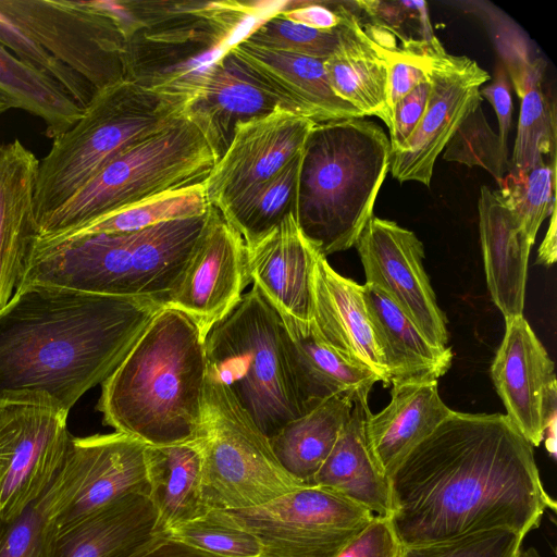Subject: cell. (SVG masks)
Masks as SVG:
<instances>
[{
	"label": "cell",
	"instance_id": "obj_1",
	"mask_svg": "<svg viewBox=\"0 0 557 557\" xmlns=\"http://www.w3.org/2000/svg\"><path fill=\"white\" fill-rule=\"evenodd\" d=\"M391 524L403 546L493 529L525 536L555 502L534 447L506 414L453 413L389 476Z\"/></svg>",
	"mask_w": 557,
	"mask_h": 557
},
{
	"label": "cell",
	"instance_id": "obj_2",
	"mask_svg": "<svg viewBox=\"0 0 557 557\" xmlns=\"http://www.w3.org/2000/svg\"><path fill=\"white\" fill-rule=\"evenodd\" d=\"M164 302L26 284L0 309V405L67 413L121 363Z\"/></svg>",
	"mask_w": 557,
	"mask_h": 557
},
{
	"label": "cell",
	"instance_id": "obj_3",
	"mask_svg": "<svg viewBox=\"0 0 557 557\" xmlns=\"http://www.w3.org/2000/svg\"><path fill=\"white\" fill-rule=\"evenodd\" d=\"M205 337L182 311L164 306L101 384L104 424L148 446L202 438Z\"/></svg>",
	"mask_w": 557,
	"mask_h": 557
},
{
	"label": "cell",
	"instance_id": "obj_4",
	"mask_svg": "<svg viewBox=\"0 0 557 557\" xmlns=\"http://www.w3.org/2000/svg\"><path fill=\"white\" fill-rule=\"evenodd\" d=\"M127 38L126 79L185 113L211 65L267 16L263 2L110 1Z\"/></svg>",
	"mask_w": 557,
	"mask_h": 557
},
{
	"label": "cell",
	"instance_id": "obj_5",
	"mask_svg": "<svg viewBox=\"0 0 557 557\" xmlns=\"http://www.w3.org/2000/svg\"><path fill=\"white\" fill-rule=\"evenodd\" d=\"M206 214L136 232L36 245L17 287L41 284L106 296L157 298L165 305L184 273Z\"/></svg>",
	"mask_w": 557,
	"mask_h": 557
},
{
	"label": "cell",
	"instance_id": "obj_6",
	"mask_svg": "<svg viewBox=\"0 0 557 557\" xmlns=\"http://www.w3.org/2000/svg\"><path fill=\"white\" fill-rule=\"evenodd\" d=\"M391 152L382 127L364 117L311 129L301 153L294 214L324 257L355 245L373 215Z\"/></svg>",
	"mask_w": 557,
	"mask_h": 557
},
{
	"label": "cell",
	"instance_id": "obj_7",
	"mask_svg": "<svg viewBox=\"0 0 557 557\" xmlns=\"http://www.w3.org/2000/svg\"><path fill=\"white\" fill-rule=\"evenodd\" d=\"M186 116L178 106L124 79L98 91L78 121L39 160L38 221L60 207L124 150Z\"/></svg>",
	"mask_w": 557,
	"mask_h": 557
},
{
	"label": "cell",
	"instance_id": "obj_8",
	"mask_svg": "<svg viewBox=\"0 0 557 557\" xmlns=\"http://www.w3.org/2000/svg\"><path fill=\"white\" fill-rule=\"evenodd\" d=\"M218 157L183 116L121 152L60 207L38 221V242L143 200L206 181Z\"/></svg>",
	"mask_w": 557,
	"mask_h": 557
},
{
	"label": "cell",
	"instance_id": "obj_9",
	"mask_svg": "<svg viewBox=\"0 0 557 557\" xmlns=\"http://www.w3.org/2000/svg\"><path fill=\"white\" fill-rule=\"evenodd\" d=\"M207 377L225 385L270 438L302 414L287 366L280 314L257 286L205 338Z\"/></svg>",
	"mask_w": 557,
	"mask_h": 557
},
{
	"label": "cell",
	"instance_id": "obj_10",
	"mask_svg": "<svg viewBox=\"0 0 557 557\" xmlns=\"http://www.w3.org/2000/svg\"><path fill=\"white\" fill-rule=\"evenodd\" d=\"M202 492L208 509H244L300 486L277 460L270 438L222 383L207 377Z\"/></svg>",
	"mask_w": 557,
	"mask_h": 557
},
{
	"label": "cell",
	"instance_id": "obj_11",
	"mask_svg": "<svg viewBox=\"0 0 557 557\" xmlns=\"http://www.w3.org/2000/svg\"><path fill=\"white\" fill-rule=\"evenodd\" d=\"M0 16L97 92L126 79L127 38L108 1L0 0Z\"/></svg>",
	"mask_w": 557,
	"mask_h": 557
},
{
	"label": "cell",
	"instance_id": "obj_12",
	"mask_svg": "<svg viewBox=\"0 0 557 557\" xmlns=\"http://www.w3.org/2000/svg\"><path fill=\"white\" fill-rule=\"evenodd\" d=\"M223 510L258 540L261 557H337L375 518L318 485L300 486L260 506Z\"/></svg>",
	"mask_w": 557,
	"mask_h": 557
},
{
	"label": "cell",
	"instance_id": "obj_13",
	"mask_svg": "<svg viewBox=\"0 0 557 557\" xmlns=\"http://www.w3.org/2000/svg\"><path fill=\"white\" fill-rule=\"evenodd\" d=\"M67 416L39 405H0L1 520L22 515L53 482L72 438Z\"/></svg>",
	"mask_w": 557,
	"mask_h": 557
},
{
	"label": "cell",
	"instance_id": "obj_14",
	"mask_svg": "<svg viewBox=\"0 0 557 557\" xmlns=\"http://www.w3.org/2000/svg\"><path fill=\"white\" fill-rule=\"evenodd\" d=\"M354 246L366 283L384 293L431 344L446 347V318L424 270V247L416 234L372 215Z\"/></svg>",
	"mask_w": 557,
	"mask_h": 557
},
{
	"label": "cell",
	"instance_id": "obj_15",
	"mask_svg": "<svg viewBox=\"0 0 557 557\" xmlns=\"http://www.w3.org/2000/svg\"><path fill=\"white\" fill-rule=\"evenodd\" d=\"M317 125L281 106L238 123L230 145L203 182L210 206L223 212L302 152Z\"/></svg>",
	"mask_w": 557,
	"mask_h": 557
},
{
	"label": "cell",
	"instance_id": "obj_16",
	"mask_svg": "<svg viewBox=\"0 0 557 557\" xmlns=\"http://www.w3.org/2000/svg\"><path fill=\"white\" fill-rule=\"evenodd\" d=\"M490 78L474 60L449 54L440 42L424 114L406 144L391 152L389 170L396 180L430 186L437 157L462 120L481 104L480 87Z\"/></svg>",
	"mask_w": 557,
	"mask_h": 557
},
{
	"label": "cell",
	"instance_id": "obj_17",
	"mask_svg": "<svg viewBox=\"0 0 557 557\" xmlns=\"http://www.w3.org/2000/svg\"><path fill=\"white\" fill-rule=\"evenodd\" d=\"M251 283L242 236L210 206L184 273L165 306L188 315L206 338L239 302Z\"/></svg>",
	"mask_w": 557,
	"mask_h": 557
},
{
	"label": "cell",
	"instance_id": "obj_18",
	"mask_svg": "<svg viewBox=\"0 0 557 557\" xmlns=\"http://www.w3.org/2000/svg\"><path fill=\"white\" fill-rule=\"evenodd\" d=\"M145 448L140 441L120 432L72 436L65 460L74 492L57 516V531L127 494L149 495Z\"/></svg>",
	"mask_w": 557,
	"mask_h": 557
},
{
	"label": "cell",
	"instance_id": "obj_19",
	"mask_svg": "<svg viewBox=\"0 0 557 557\" xmlns=\"http://www.w3.org/2000/svg\"><path fill=\"white\" fill-rule=\"evenodd\" d=\"M491 376L515 429L533 446L544 440V409L557 391L554 362L523 315L505 320Z\"/></svg>",
	"mask_w": 557,
	"mask_h": 557
},
{
	"label": "cell",
	"instance_id": "obj_20",
	"mask_svg": "<svg viewBox=\"0 0 557 557\" xmlns=\"http://www.w3.org/2000/svg\"><path fill=\"white\" fill-rule=\"evenodd\" d=\"M228 53L245 75L299 116L317 124L364 117L333 91L322 59L273 51L243 39Z\"/></svg>",
	"mask_w": 557,
	"mask_h": 557
},
{
	"label": "cell",
	"instance_id": "obj_21",
	"mask_svg": "<svg viewBox=\"0 0 557 557\" xmlns=\"http://www.w3.org/2000/svg\"><path fill=\"white\" fill-rule=\"evenodd\" d=\"M252 285L278 314L300 322L312 320V272L321 253L300 231L295 214L253 245L246 247Z\"/></svg>",
	"mask_w": 557,
	"mask_h": 557
},
{
	"label": "cell",
	"instance_id": "obj_22",
	"mask_svg": "<svg viewBox=\"0 0 557 557\" xmlns=\"http://www.w3.org/2000/svg\"><path fill=\"white\" fill-rule=\"evenodd\" d=\"M39 159L20 139L0 144V309L14 294L37 244Z\"/></svg>",
	"mask_w": 557,
	"mask_h": 557
},
{
	"label": "cell",
	"instance_id": "obj_23",
	"mask_svg": "<svg viewBox=\"0 0 557 557\" xmlns=\"http://www.w3.org/2000/svg\"><path fill=\"white\" fill-rule=\"evenodd\" d=\"M312 322L321 338L348 362L389 385L363 300V285L337 273L319 253L312 272Z\"/></svg>",
	"mask_w": 557,
	"mask_h": 557
},
{
	"label": "cell",
	"instance_id": "obj_24",
	"mask_svg": "<svg viewBox=\"0 0 557 557\" xmlns=\"http://www.w3.org/2000/svg\"><path fill=\"white\" fill-rule=\"evenodd\" d=\"M168 536L149 495L132 493L57 531L52 557H136Z\"/></svg>",
	"mask_w": 557,
	"mask_h": 557
},
{
	"label": "cell",
	"instance_id": "obj_25",
	"mask_svg": "<svg viewBox=\"0 0 557 557\" xmlns=\"http://www.w3.org/2000/svg\"><path fill=\"white\" fill-rule=\"evenodd\" d=\"M479 230L487 287L505 320L523 315L530 240L498 190L482 186Z\"/></svg>",
	"mask_w": 557,
	"mask_h": 557
},
{
	"label": "cell",
	"instance_id": "obj_26",
	"mask_svg": "<svg viewBox=\"0 0 557 557\" xmlns=\"http://www.w3.org/2000/svg\"><path fill=\"white\" fill-rule=\"evenodd\" d=\"M280 318L283 348L302 414L335 395L371 389L380 382L376 374L348 362L331 348L312 320L300 322L282 314Z\"/></svg>",
	"mask_w": 557,
	"mask_h": 557
},
{
	"label": "cell",
	"instance_id": "obj_27",
	"mask_svg": "<svg viewBox=\"0 0 557 557\" xmlns=\"http://www.w3.org/2000/svg\"><path fill=\"white\" fill-rule=\"evenodd\" d=\"M389 404L366 423L369 447L389 479L404 458L430 436L454 410L441 399L437 381L392 384Z\"/></svg>",
	"mask_w": 557,
	"mask_h": 557
},
{
	"label": "cell",
	"instance_id": "obj_28",
	"mask_svg": "<svg viewBox=\"0 0 557 557\" xmlns=\"http://www.w3.org/2000/svg\"><path fill=\"white\" fill-rule=\"evenodd\" d=\"M369 392L363 388L355 395L350 416L312 485L335 491L374 516L389 518V479L375 462L366 433V423L371 414Z\"/></svg>",
	"mask_w": 557,
	"mask_h": 557
},
{
	"label": "cell",
	"instance_id": "obj_29",
	"mask_svg": "<svg viewBox=\"0 0 557 557\" xmlns=\"http://www.w3.org/2000/svg\"><path fill=\"white\" fill-rule=\"evenodd\" d=\"M337 34L338 45L324 60L331 88L363 116H377L388 126L387 63L362 29L352 2H344V20Z\"/></svg>",
	"mask_w": 557,
	"mask_h": 557
},
{
	"label": "cell",
	"instance_id": "obj_30",
	"mask_svg": "<svg viewBox=\"0 0 557 557\" xmlns=\"http://www.w3.org/2000/svg\"><path fill=\"white\" fill-rule=\"evenodd\" d=\"M277 106L272 96L237 67L227 52L209 69L186 116L199 127L219 160L238 123L265 115Z\"/></svg>",
	"mask_w": 557,
	"mask_h": 557
},
{
	"label": "cell",
	"instance_id": "obj_31",
	"mask_svg": "<svg viewBox=\"0 0 557 557\" xmlns=\"http://www.w3.org/2000/svg\"><path fill=\"white\" fill-rule=\"evenodd\" d=\"M363 300L389 385L433 381L451 366L450 347L431 344L418 327L379 288L363 284Z\"/></svg>",
	"mask_w": 557,
	"mask_h": 557
},
{
	"label": "cell",
	"instance_id": "obj_32",
	"mask_svg": "<svg viewBox=\"0 0 557 557\" xmlns=\"http://www.w3.org/2000/svg\"><path fill=\"white\" fill-rule=\"evenodd\" d=\"M145 462L149 498L157 509L159 527L164 533L209 510L202 492L199 441L166 446L146 445Z\"/></svg>",
	"mask_w": 557,
	"mask_h": 557
},
{
	"label": "cell",
	"instance_id": "obj_33",
	"mask_svg": "<svg viewBox=\"0 0 557 557\" xmlns=\"http://www.w3.org/2000/svg\"><path fill=\"white\" fill-rule=\"evenodd\" d=\"M357 393L326 399L308 413L286 423L270 437L280 463L302 484L312 485L350 416Z\"/></svg>",
	"mask_w": 557,
	"mask_h": 557
},
{
	"label": "cell",
	"instance_id": "obj_34",
	"mask_svg": "<svg viewBox=\"0 0 557 557\" xmlns=\"http://www.w3.org/2000/svg\"><path fill=\"white\" fill-rule=\"evenodd\" d=\"M0 91L14 104L38 116L50 138L72 127L83 109L54 81L17 59L0 44Z\"/></svg>",
	"mask_w": 557,
	"mask_h": 557
},
{
	"label": "cell",
	"instance_id": "obj_35",
	"mask_svg": "<svg viewBox=\"0 0 557 557\" xmlns=\"http://www.w3.org/2000/svg\"><path fill=\"white\" fill-rule=\"evenodd\" d=\"M209 207L203 183L195 184L120 209L36 245L95 234L136 232L165 221L203 215Z\"/></svg>",
	"mask_w": 557,
	"mask_h": 557
},
{
	"label": "cell",
	"instance_id": "obj_36",
	"mask_svg": "<svg viewBox=\"0 0 557 557\" xmlns=\"http://www.w3.org/2000/svg\"><path fill=\"white\" fill-rule=\"evenodd\" d=\"M301 153L221 212L242 236L246 247L273 230L288 213H295Z\"/></svg>",
	"mask_w": 557,
	"mask_h": 557
},
{
	"label": "cell",
	"instance_id": "obj_37",
	"mask_svg": "<svg viewBox=\"0 0 557 557\" xmlns=\"http://www.w3.org/2000/svg\"><path fill=\"white\" fill-rule=\"evenodd\" d=\"M65 490L60 470L48 490L12 520L0 519V557H52Z\"/></svg>",
	"mask_w": 557,
	"mask_h": 557
},
{
	"label": "cell",
	"instance_id": "obj_38",
	"mask_svg": "<svg viewBox=\"0 0 557 557\" xmlns=\"http://www.w3.org/2000/svg\"><path fill=\"white\" fill-rule=\"evenodd\" d=\"M499 194L532 243L543 221L556 208V158L525 169H509Z\"/></svg>",
	"mask_w": 557,
	"mask_h": 557
},
{
	"label": "cell",
	"instance_id": "obj_39",
	"mask_svg": "<svg viewBox=\"0 0 557 557\" xmlns=\"http://www.w3.org/2000/svg\"><path fill=\"white\" fill-rule=\"evenodd\" d=\"M520 113L510 168L525 170L556 158V106L540 86L520 97Z\"/></svg>",
	"mask_w": 557,
	"mask_h": 557
},
{
	"label": "cell",
	"instance_id": "obj_40",
	"mask_svg": "<svg viewBox=\"0 0 557 557\" xmlns=\"http://www.w3.org/2000/svg\"><path fill=\"white\" fill-rule=\"evenodd\" d=\"M443 159L467 166H480L498 183L509 171L505 145L488 124L481 104L462 120L443 150Z\"/></svg>",
	"mask_w": 557,
	"mask_h": 557
},
{
	"label": "cell",
	"instance_id": "obj_41",
	"mask_svg": "<svg viewBox=\"0 0 557 557\" xmlns=\"http://www.w3.org/2000/svg\"><path fill=\"white\" fill-rule=\"evenodd\" d=\"M169 537L220 557H261L258 540L237 525L223 509H209L205 515L174 527Z\"/></svg>",
	"mask_w": 557,
	"mask_h": 557
},
{
	"label": "cell",
	"instance_id": "obj_42",
	"mask_svg": "<svg viewBox=\"0 0 557 557\" xmlns=\"http://www.w3.org/2000/svg\"><path fill=\"white\" fill-rule=\"evenodd\" d=\"M260 48L327 59L338 45L337 28L314 29L281 16L277 11L256 25L243 39Z\"/></svg>",
	"mask_w": 557,
	"mask_h": 557
},
{
	"label": "cell",
	"instance_id": "obj_43",
	"mask_svg": "<svg viewBox=\"0 0 557 557\" xmlns=\"http://www.w3.org/2000/svg\"><path fill=\"white\" fill-rule=\"evenodd\" d=\"M525 536L493 529L419 545L403 546L399 557H519Z\"/></svg>",
	"mask_w": 557,
	"mask_h": 557
},
{
	"label": "cell",
	"instance_id": "obj_44",
	"mask_svg": "<svg viewBox=\"0 0 557 557\" xmlns=\"http://www.w3.org/2000/svg\"><path fill=\"white\" fill-rule=\"evenodd\" d=\"M400 42V46L386 48L374 42L387 63L389 114L394 103L421 83L430 81L433 57L440 45L435 36L428 39L403 37Z\"/></svg>",
	"mask_w": 557,
	"mask_h": 557
},
{
	"label": "cell",
	"instance_id": "obj_45",
	"mask_svg": "<svg viewBox=\"0 0 557 557\" xmlns=\"http://www.w3.org/2000/svg\"><path fill=\"white\" fill-rule=\"evenodd\" d=\"M0 44L17 59L58 83L83 110L97 94L86 81L53 59L1 16Z\"/></svg>",
	"mask_w": 557,
	"mask_h": 557
},
{
	"label": "cell",
	"instance_id": "obj_46",
	"mask_svg": "<svg viewBox=\"0 0 557 557\" xmlns=\"http://www.w3.org/2000/svg\"><path fill=\"white\" fill-rule=\"evenodd\" d=\"M431 91L430 81L421 83L391 108L389 144L392 152L400 149L421 121Z\"/></svg>",
	"mask_w": 557,
	"mask_h": 557
},
{
	"label": "cell",
	"instance_id": "obj_47",
	"mask_svg": "<svg viewBox=\"0 0 557 557\" xmlns=\"http://www.w3.org/2000/svg\"><path fill=\"white\" fill-rule=\"evenodd\" d=\"M401 547L389 518L375 516L337 557H399Z\"/></svg>",
	"mask_w": 557,
	"mask_h": 557
},
{
	"label": "cell",
	"instance_id": "obj_48",
	"mask_svg": "<svg viewBox=\"0 0 557 557\" xmlns=\"http://www.w3.org/2000/svg\"><path fill=\"white\" fill-rule=\"evenodd\" d=\"M277 13L284 18L314 29L333 30L344 20V2H284Z\"/></svg>",
	"mask_w": 557,
	"mask_h": 557
},
{
	"label": "cell",
	"instance_id": "obj_49",
	"mask_svg": "<svg viewBox=\"0 0 557 557\" xmlns=\"http://www.w3.org/2000/svg\"><path fill=\"white\" fill-rule=\"evenodd\" d=\"M480 95L492 104L498 119V136L507 145L511 126L512 99L510 84L504 69L498 67L495 79L480 89Z\"/></svg>",
	"mask_w": 557,
	"mask_h": 557
},
{
	"label": "cell",
	"instance_id": "obj_50",
	"mask_svg": "<svg viewBox=\"0 0 557 557\" xmlns=\"http://www.w3.org/2000/svg\"><path fill=\"white\" fill-rule=\"evenodd\" d=\"M136 557H220L172 537H165Z\"/></svg>",
	"mask_w": 557,
	"mask_h": 557
},
{
	"label": "cell",
	"instance_id": "obj_51",
	"mask_svg": "<svg viewBox=\"0 0 557 557\" xmlns=\"http://www.w3.org/2000/svg\"><path fill=\"white\" fill-rule=\"evenodd\" d=\"M557 259V219L556 208L550 214V222L546 235L539 248L536 263L550 267Z\"/></svg>",
	"mask_w": 557,
	"mask_h": 557
},
{
	"label": "cell",
	"instance_id": "obj_52",
	"mask_svg": "<svg viewBox=\"0 0 557 557\" xmlns=\"http://www.w3.org/2000/svg\"><path fill=\"white\" fill-rule=\"evenodd\" d=\"M10 109H15L13 102L2 91H0V114Z\"/></svg>",
	"mask_w": 557,
	"mask_h": 557
},
{
	"label": "cell",
	"instance_id": "obj_53",
	"mask_svg": "<svg viewBox=\"0 0 557 557\" xmlns=\"http://www.w3.org/2000/svg\"><path fill=\"white\" fill-rule=\"evenodd\" d=\"M519 557H542V556L534 547H529L527 549H522Z\"/></svg>",
	"mask_w": 557,
	"mask_h": 557
}]
</instances>
